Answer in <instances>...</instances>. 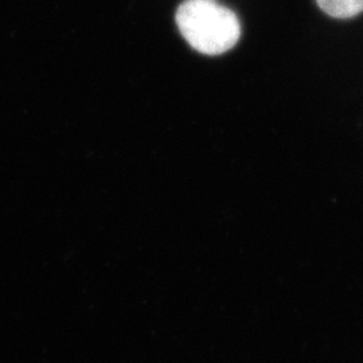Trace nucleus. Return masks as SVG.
Wrapping results in <instances>:
<instances>
[{
    "instance_id": "obj_1",
    "label": "nucleus",
    "mask_w": 363,
    "mask_h": 363,
    "mask_svg": "<svg viewBox=\"0 0 363 363\" xmlns=\"http://www.w3.org/2000/svg\"><path fill=\"white\" fill-rule=\"evenodd\" d=\"M182 37L201 54L232 50L241 37L238 16L217 0H184L175 13Z\"/></svg>"
},
{
    "instance_id": "obj_2",
    "label": "nucleus",
    "mask_w": 363,
    "mask_h": 363,
    "mask_svg": "<svg viewBox=\"0 0 363 363\" xmlns=\"http://www.w3.org/2000/svg\"><path fill=\"white\" fill-rule=\"evenodd\" d=\"M327 15L337 19H349L363 11V0H316Z\"/></svg>"
}]
</instances>
